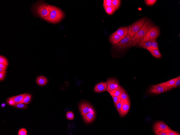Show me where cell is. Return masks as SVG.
I'll return each mask as SVG.
<instances>
[{"label": "cell", "instance_id": "6da1fadb", "mask_svg": "<svg viewBox=\"0 0 180 135\" xmlns=\"http://www.w3.org/2000/svg\"><path fill=\"white\" fill-rule=\"evenodd\" d=\"M50 13L49 15L44 18L47 21L52 23H56L60 21L63 17L64 14L58 8L48 5Z\"/></svg>", "mask_w": 180, "mask_h": 135}, {"label": "cell", "instance_id": "7a4b0ae2", "mask_svg": "<svg viewBox=\"0 0 180 135\" xmlns=\"http://www.w3.org/2000/svg\"><path fill=\"white\" fill-rule=\"evenodd\" d=\"M153 26V24L148 19L145 22L141 29L132 38L133 41V46H134L144 37L145 34L150 29L151 27Z\"/></svg>", "mask_w": 180, "mask_h": 135}, {"label": "cell", "instance_id": "3957f363", "mask_svg": "<svg viewBox=\"0 0 180 135\" xmlns=\"http://www.w3.org/2000/svg\"><path fill=\"white\" fill-rule=\"evenodd\" d=\"M146 18L139 20L128 27V35L131 38H133L137 33L141 29L145 22Z\"/></svg>", "mask_w": 180, "mask_h": 135}, {"label": "cell", "instance_id": "277c9868", "mask_svg": "<svg viewBox=\"0 0 180 135\" xmlns=\"http://www.w3.org/2000/svg\"><path fill=\"white\" fill-rule=\"evenodd\" d=\"M159 28L153 26H152L148 31L145 34L142 40V41H152L156 40L159 35Z\"/></svg>", "mask_w": 180, "mask_h": 135}, {"label": "cell", "instance_id": "5b68a950", "mask_svg": "<svg viewBox=\"0 0 180 135\" xmlns=\"http://www.w3.org/2000/svg\"><path fill=\"white\" fill-rule=\"evenodd\" d=\"M133 45L132 39L128 34L119 43L114 45L113 47L117 49H121L131 47Z\"/></svg>", "mask_w": 180, "mask_h": 135}, {"label": "cell", "instance_id": "8992f818", "mask_svg": "<svg viewBox=\"0 0 180 135\" xmlns=\"http://www.w3.org/2000/svg\"><path fill=\"white\" fill-rule=\"evenodd\" d=\"M36 12L42 18L46 17L50 13L48 5L44 3L39 4L36 8Z\"/></svg>", "mask_w": 180, "mask_h": 135}, {"label": "cell", "instance_id": "52a82bcc", "mask_svg": "<svg viewBox=\"0 0 180 135\" xmlns=\"http://www.w3.org/2000/svg\"><path fill=\"white\" fill-rule=\"evenodd\" d=\"M172 89V88L171 87L162 86L157 84L152 86L149 90V92L151 93L158 94L166 91Z\"/></svg>", "mask_w": 180, "mask_h": 135}, {"label": "cell", "instance_id": "ba28073f", "mask_svg": "<svg viewBox=\"0 0 180 135\" xmlns=\"http://www.w3.org/2000/svg\"><path fill=\"white\" fill-rule=\"evenodd\" d=\"M121 106L120 111L121 112V117H123L128 113L130 106V101L129 97L125 99L121 100L120 102Z\"/></svg>", "mask_w": 180, "mask_h": 135}, {"label": "cell", "instance_id": "9c48e42d", "mask_svg": "<svg viewBox=\"0 0 180 135\" xmlns=\"http://www.w3.org/2000/svg\"><path fill=\"white\" fill-rule=\"evenodd\" d=\"M106 82L107 85V89L106 91H111L116 89L119 85L118 81L114 78H109Z\"/></svg>", "mask_w": 180, "mask_h": 135}, {"label": "cell", "instance_id": "30bf717a", "mask_svg": "<svg viewBox=\"0 0 180 135\" xmlns=\"http://www.w3.org/2000/svg\"><path fill=\"white\" fill-rule=\"evenodd\" d=\"M168 126L164 122L158 121L154 124L153 131L154 134L157 135L159 132L166 129Z\"/></svg>", "mask_w": 180, "mask_h": 135}, {"label": "cell", "instance_id": "8fae6325", "mask_svg": "<svg viewBox=\"0 0 180 135\" xmlns=\"http://www.w3.org/2000/svg\"><path fill=\"white\" fill-rule=\"evenodd\" d=\"M92 108V106L88 103H81L80 105L79 109L81 116H83L89 111L90 109Z\"/></svg>", "mask_w": 180, "mask_h": 135}, {"label": "cell", "instance_id": "7c38bea8", "mask_svg": "<svg viewBox=\"0 0 180 135\" xmlns=\"http://www.w3.org/2000/svg\"><path fill=\"white\" fill-rule=\"evenodd\" d=\"M95 114L94 109H92L91 111H89L83 116V119L87 123L91 122L93 121L95 118Z\"/></svg>", "mask_w": 180, "mask_h": 135}, {"label": "cell", "instance_id": "4fadbf2b", "mask_svg": "<svg viewBox=\"0 0 180 135\" xmlns=\"http://www.w3.org/2000/svg\"><path fill=\"white\" fill-rule=\"evenodd\" d=\"M107 84L106 82H101L98 83L94 87V90L96 92L105 91L107 89Z\"/></svg>", "mask_w": 180, "mask_h": 135}, {"label": "cell", "instance_id": "5bb4252c", "mask_svg": "<svg viewBox=\"0 0 180 135\" xmlns=\"http://www.w3.org/2000/svg\"><path fill=\"white\" fill-rule=\"evenodd\" d=\"M122 39L115 32L109 37V41L112 45H116L119 43Z\"/></svg>", "mask_w": 180, "mask_h": 135}, {"label": "cell", "instance_id": "9a60e30c", "mask_svg": "<svg viewBox=\"0 0 180 135\" xmlns=\"http://www.w3.org/2000/svg\"><path fill=\"white\" fill-rule=\"evenodd\" d=\"M115 32L123 39L128 34V28L127 27H120Z\"/></svg>", "mask_w": 180, "mask_h": 135}, {"label": "cell", "instance_id": "2e32d148", "mask_svg": "<svg viewBox=\"0 0 180 135\" xmlns=\"http://www.w3.org/2000/svg\"><path fill=\"white\" fill-rule=\"evenodd\" d=\"M146 49L150 52L151 54L156 58H159L162 57V55L158 49H154L151 46L147 47Z\"/></svg>", "mask_w": 180, "mask_h": 135}, {"label": "cell", "instance_id": "e0dca14e", "mask_svg": "<svg viewBox=\"0 0 180 135\" xmlns=\"http://www.w3.org/2000/svg\"><path fill=\"white\" fill-rule=\"evenodd\" d=\"M180 78V76L176 78L171 79L169 80L166 81V82H163L158 84V85L162 86L171 87L172 88H173V87L174 84H175L177 80H178Z\"/></svg>", "mask_w": 180, "mask_h": 135}, {"label": "cell", "instance_id": "ac0fdd59", "mask_svg": "<svg viewBox=\"0 0 180 135\" xmlns=\"http://www.w3.org/2000/svg\"><path fill=\"white\" fill-rule=\"evenodd\" d=\"M123 89L122 87L119 85L116 89L107 91L111 96L112 95V96H119Z\"/></svg>", "mask_w": 180, "mask_h": 135}, {"label": "cell", "instance_id": "d6986e66", "mask_svg": "<svg viewBox=\"0 0 180 135\" xmlns=\"http://www.w3.org/2000/svg\"><path fill=\"white\" fill-rule=\"evenodd\" d=\"M27 95V94H22L12 97V98L15 102V104L22 103L24 98Z\"/></svg>", "mask_w": 180, "mask_h": 135}, {"label": "cell", "instance_id": "ffe728a7", "mask_svg": "<svg viewBox=\"0 0 180 135\" xmlns=\"http://www.w3.org/2000/svg\"><path fill=\"white\" fill-rule=\"evenodd\" d=\"M151 41H148L143 42L141 40L137 44L139 47L146 49L147 47L151 46Z\"/></svg>", "mask_w": 180, "mask_h": 135}, {"label": "cell", "instance_id": "44dd1931", "mask_svg": "<svg viewBox=\"0 0 180 135\" xmlns=\"http://www.w3.org/2000/svg\"><path fill=\"white\" fill-rule=\"evenodd\" d=\"M36 82L39 85L43 86L45 85L47 82V78L43 76L38 77L36 80Z\"/></svg>", "mask_w": 180, "mask_h": 135}, {"label": "cell", "instance_id": "7402d4cb", "mask_svg": "<svg viewBox=\"0 0 180 135\" xmlns=\"http://www.w3.org/2000/svg\"><path fill=\"white\" fill-rule=\"evenodd\" d=\"M120 2V0H112L111 3L112 6L114 8L115 11L119 9Z\"/></svg>", "mask_w": 180, "mask_h": 135}, {"label": "cell", "instance_id": "603a6c76", "mask_svg": "<svg viewBox=\"0 0 180 135\" xmlns=\"http://www.w3.org/2000/svg\"><path fill=\"white\" fill-rule=\"evenodd\" d=\"M117 97L120 100L125 99L129 97L127 93L124 89L123 90L119 96Z\"/></svg>", "mask_w": 180, "mask_h": 135}, {"label": "cell", "instance_id": "cb8c5ba5", "mask_svg": "<svg viewBox=\"0 0 180 135\" xmlns=\"http://www.w3.org/2000/svg\"><path fill=\"white\" fill-rule=\"evenodd\" d=\"M168 135H180V133L174 131L172 130L170 128L168 127L165 129Z\"/></svg>", "mask_w": 180, "mask_h": 135}, {"label": "cell", "instance_id": "d4e9b609", "mask_svg": "<svg viewBox=\"0 0 180 135\" xmlns=\"http://www.w3.org/2000/svg\"><path fill=\"white\" fill-rule=\"evenodd\" d=\"M105 12L109 15H111L114 13L115 10L113 6L105 8Z\"/></svg>", "mask_w": 180, "mask_h": 135}, {"label": "cell", "instance_id": "484cf974", "mask_svg": "<svg viewBox=\"0 0 180 135\" xmlns=\"http://www.w3.org/2000/svg\"><path fill=\"white\" fill-rule=\"evenodd\" d=\"M121 100H120L119 98L116 104V105L115 106V107H116L117 108V110L118 112H119V113L120 116H121V112L120 111V109L121 106V104L120 103Z\"/></svg>", "mask_w": 180, "mask_h": 135}, {"label": "cell", "instance_id": "4316f807", "mask_svg": "<svg viewBox=\"0 0 180 135\" xmlns=\"http://www.w3.org/2000/svg\"><path fill=\"white\" fill-rule=\"evenodd\" d=\"M31 97V95L30 94H27L24 98L22 103L26 104H29L30 102Z\"/></svg>", "mask_w": 180, "mask_h": 135}, {"label": "cell", "instance_id": "83f0119b", "mask_svg": "<svg viewBox=\"0 0 180 135\" xmlns=\"http://www.w3.org/2000/svg\"><path fill=\"white\" fill-rule=\"evenodd\" d=\"M0 63L7 66L8 65V62L7 59L3 56L1 55L0 57Z\"/></svg>", "mask_w": 180, "mask_h": 135}, {"label": "cell", "instance_id": "f1b7e54d", "mask_svg": "<svg viewBox=\"0 0 180 135\" xmlns=\"http://www.w3.org/2000/svg\"><path fill=\"white\" fill-rule=\"evenodd\" d=\"M112 0H104L103 3L104 8L112 6Z\"/></svg>", "mask_w": 180, "mask_h": 135}, {"label": "cell", "instance_id": "f546056e", "mask_svg": "<svg viewBox=\"0 0 180 135\" xmlns=\"http://www.w3.org/2000/svg\"><path fill=\"white\" fill-rule=\"evenodd\" d=\"M66 116L67 119L69 120H73L74 118V115L71 111H68L67 112Z\"/></svg>", "mask_w": 180, "mask_h": 135}, {"label": "cell", "instance_id": "4dcf8cb0", "mask_svg": "<svg viewBox=\"0 0 180 135\" xmlns=\"http://www.w3.org/2000/svg\"><path fill=\"white\" fill-rule=\"evenodd\" d=\"M27 134V131L24 128H22L20 129L18 132V135H26Z\"/></svg>", "mask_w": 180, "mask_h": 135}, {"label": "cell", "instance_id": "1f68e13d", "mask_svg": "<svg viewBox=\"0 0 180 135\" xmlns=\"http://www.w3.org/2000/svg\"><path fill=\"white\" fill-rule=\"evenodd\" d=\"M146 4L151 6L154 4L156 1V0H145Z\"/></svg>", "mask_w": 180, "mask_h": 135}, {"label": "cell", "instance_id": "d6a6232c", "mask_svg": "<svg viewBox=\"0 0 180 135\" xmlns=\"http://www.w3.org/2000/svg\"><path fill=\"white\" fill-rule=\"evenodd\" d=\"M15 105L16 107L18 108L24 109L27 107V106L23 103L16 104Z\"/></svg>", "mask_w": 180, "mask_h": 135}, {"label": "cell", "instance_id": "836d02e7", "mask_svg": "<svg viewBox=\"0 0 180 135\" xmlns=\"http://www.w3.org/2000/svg\"><path fill=\"white\" fill-rule=\"evenodd\" d=\"M152 46L153 48L158 49V44L156 40H153L151 41Z\"/></svg>", "mask_w": 180, "mask_h": 135}, {"label": "cell", "instance_id": "e575fe53", "mask_svg": "<svg viewBox=\"0 0 180 135\" xmlns=\"http://www.w3.org/2000/svg\"><path fill=\"white\" fill-rule=\"evenodd\" d=\"M6 71L0 72V80L2 81L4 79L6 74Z\"/></svg>", "mask_w": 180, "mask_h": 135}, {"label": "cell", "instance_id": "d590c367", "mask_svg": "<svg viewBox=\"0 0 180 135\" xmlns=\"http://www.w3.org/2000/svg\"><path fill=\"white\" fill-rule=\"evenodd\" d=\"M8 103L11 105H15V103L12 97L9 98L7 100Z\"/></svg>", "mask_w": 180, "mask_h": 135}, {"label": "cell", "instance_id": "8d00e7d4", "mask_svg": "<svg viewBox=\"0 0 180 135\" xmlns=\"http://www.w3.org/2000/svg\"><path fill=\"white\" fill-rule=\"evenodd\" d=\"M180 85V78L177 80L173 87V88H176Z\"/></svg>", "mask_w": 180, "mask_h": 135}, {"label": "cell", "instance_id": "74e56055", "mask_svg": "<svg viewBox=\"0 0 180 135\" xmlns=\"http://www.w3.org/2000/svg\"><path fill=\"white\" fill-rule=\"evenodd\" d=\"M157 135H168L165 129H164L159 132Z\"/></svg>", "mask_w": 180, "mask_h": 135}, {"label": "cell", "instance_id": "f35d334b", "mask_svg": "<svg viewBox=\"0 0 180 135\" xmlns=\"http://www.w3.org/2000/svg\"><path fill=\"white\" fill-rule=\"evenodd\" d=\"M111 96L112 99H113L114 104V106H115L116 105V104L119 98H118L117 96H112V95Z\"/></svg>", "mask_w": 180, "mask_h": 135}, {"label": "cell", "instance_id": "ab89813d", "mask_svg": "<svg viewBox=\"0 0 180 135\" xmlns=\"http://www.w3.org/2000/svg\"><path fill=\"white\" fill-rule=\"evenodd\" d=\"M7 68V66L4 65L3 64L0 63V68Z\"/></svg>", "mask_w": 180, "mask_h": 135}, {"label": "cell", "instance_id": "60d3db41", "mask_svg": "<svg viewBox=\"0 0 180 135\" xmlns=\"http://www.w3.org/2000/svg\"><path fill=\"white\" fill-rule=\"evenodd\" d=\"M7 68H0V72L6 71Z\"/></svg>", "mask_w": 180, "mask_h": 135}, {"label": "cell", "instance_id": "b9f144b4", "mask_svg": "<svg viewBox=\"0 0 180 135\" xmlns=\"http://www.w3.org/2000/svg\"><path fill=\"white\" fill-rule=\"evenodd\" d=\"M5 106V104L4 103H2L1 104V106L2 107H4Z\"/></svg>", "mask_w": 180, "mask_h": 135}]
</instances>
